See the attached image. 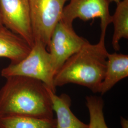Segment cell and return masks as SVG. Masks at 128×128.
I'll use <instances>...</instances> for the list:
<instances>
[{
	"label": "cell",
	"mask_w": 128,
	"mask_h": 128,
	"mask_svg": "<svg viewBox=\"0 0 128 128\" xmlns=\"http://www.w3.org/2000/svg\"><path fill=\"white\" fill-rule=\"evenodd\" d=\"M0 14L5 27L22 37L31 48L34 44L29 0H0Z\"/></svg>",
	"instance_id": "cell-6"
},
{
	"label": "cell",
	"mask_w": 128,
	"mask_h": 128,
	"mask_svg": "<svg viewBox=\"0 0 128 128\" xmlns=\"http://www.w3.org/2000/svg\"><path fill=\"white\" fill-rule=\"evenodd\" d=\"M105 35H101L99 42L85 44L77 53L69 58L55 75V86L74 84L98 92L105 76L107 56Z\"/></svg>",
	"instance_id": "cell-2"
},
{
	"label": "cell",
	"mask_w": 128,
	"mask_h": 128,
	"mask_svg": "<svg viewBox=\"0 0 128 128\" xmlns=\"http://www.w3.org/2000/svg\"><path fill=\"white\" fill-rule=\"evenodd\" d=\"M5 28L6 27H5L4 25L2 23V21L1 17H0V32L4 30Z\"/></svg>",
	"instance_id": "cell-15"
},
{
	"label": "cell",
	"mask_w": 128,
	"mask_h": 128,
	"mask_svg": "<svg viewBox=\"0 0 128 128\" xmlns=\"http://www.w3.org/2000/svg\"><path fill=\"white\" fill-rule=\"evenodd\" d=\"M114 32L112 45L115 51L120 50L119 42L122 38H128V0H122L117 4L114 14L112 16Z\"/></svg>",
	"instance_id": "cell-11"
},
{
	"label": "cell",
	"mask_w": 128,
	"mask_h": 128,
	"mask_svg": "<svg viewBox=\"0 0 128 128\" xmlns=\"http://www.w3.org/2000/svg\"><path fill=\"white\" fill-rule=\"evenodd\" d=\"M110 3L112 2H114L116 4H118L122 0H108Z\"/></svg>",
	"instance_id": "cell-16"
},
{
	"label": "cell",
	"mask_w": 128,
	"mask_h": 128,
	"mask_svg": "<svg viewBox=\"0 0 128 128\" xmlns=\"http://www.w3.org/2000/svg\"><path fill=\"white\" fill-rule=\"evenodd\" d=\"M120 125L122 128H128V120L122 117L120 118Z\"/></svg>",
	"instance_id": "cell-14"
},
{
	"label": "cell",
	"mask_w": 128,
	"mask_h": 128,
	"mask_svg": "<svg viewBox=\"0 0 128 128\" xmlns=\"http://www.w3.org/2000/svg\"><path fill=\"white\" fill-rule=\"evenodd\" d=\"M86 104L90 115L88 128H109L105 122L104 107V102L99 96L86 97Z\"/></svg>",
	"instance_id": "cell-13"
},
{
	"label": "cell",
	"mask_w": 128,
	"mask_h": 128,
	"mask_svg": "<svg viewBox=\"0 0 128 128\" xmlns=\"http://www.w3.org/2000/svg\"><path fill=\"white\" fill-rule=\"evenodd\" d=\"M32 48L23 38L6 28L0 32V57L9 58L11 64L25 58Z\"/></svg>",
	"instance_id": "cell-10"
},
{
	"label": "cell",
	"mask_w": 128,
	"mask_h": 128,
	"mask_svg": "<svg viewBox=\"0 0 128 128\" xmlns=\"http://www.w3.org/2000/svg\"><path fill=\"white\" fill-rule=\"evenodd\" d=\"M108 0H70L64 7L61 21L73 26L74 20L79 18L84 22L94 18L101 20V34L105 35L107 27L112 23Z\"/></svg>",
	"instance_id": "cell-7"
},
{
	"label": "cell",
	"mask_w": 128,
	"mask_h": 128,
	"mask_svg": "<svg viewBox=\"0 0 128 128\" xmlns=\"http://www.w3.org/2000/svg\"><path fill=\"white\" fill-rule=\"evenodd\" d=\"M68 0H29L34 41H40L47 48L54 28L61 20L64 4Z\"/></svg>",
	"instance_id": "cell-4"
},
{
	"label": "cell",
	"mask_w": 128,
	"mask_h": 128,
	"mask_svg": "<svg viewBox=\"0 0 128 128\" xmlns=\"http://www.w3.org/2000/svg\"><path fill=\"white\" fill-rule=\"evenodd\" d=\"M56 72L50 54L41 42L34 44L27 56L16 64H10L2 69L1 76L6 78L21 76L37 79L43 82L51 91L56 93L54 79Z\"/></svg>",
	"instance_id": "cell-3"
},
{
	"label": "cell",
	"mask_w": 128,
	"mask_h": 128,
	"mask_svg": "<svg viewBox=\"0 0 128 128\" xmlns=\"http://www.w3.org/2000/svg\"><path fill=\"white\" fill-rule=\"evenodd\" d=\"M88 42L78 35L73 26L67 25L61 20L54 28L47 46L56 74L64 63Z\"/></svg>",
	"instance_id": "cell-5"
},
{
	"label": "cell",
	"mask_w": 128,
	"mask_h": 128,
	"mask_svg": "<svg viewBox=\"0 0 128 128\" xmlns=\"http://www.w3.org/2000/svg\"><path fill=\"white\" fill-rule=\"evenodd\" d=\"M48 91L56 116V128H88V124L78 119L72 112L71 99L68 94L57 96L49 88Z\"/></svg>",
	"instance_id": "cell-9"
},
{
	"label": "cell",
	"mask_w": 128,
	"mask_h": 128,
	"mask_svg": "<svg viewBox=\"0 0 128 128\" xmlns=\"http://www.w3.org/2000/svg\"><path fill=\"white\" fill-rule=\"evenodd\" d=\"M128 76V55L108 53L104 78L99 86L98 92L104 94L117 82Z\"/></svg>",
	"instance_id": "cell-8"
},
{
	"label": "cell",
	"mask_w": 128,
	"mask_h": 128,
	"mask_svg": "<svg viewBox=\"0 0 128 128\" xmlns=\"http://www.w3.org/2000/svg\"><path fill=\"white\" fill-rule=\"evenodd\" d=\"M56 119L15 116L0 117V128H56Z\"/></svg>",
	"instance_id": "cell-12"
},
{
	"label": "cell",
	"mask_w": 128,
	"mask_h": 128,
	"mask_svg": "<svg viewBox=\"0 0 128 128\" xmlns=\"http://www.w3.org/2000/svg\"><path fill=\"white\" fill-rule=\"evenodd\" d=\"M6 79V82L0 89V117L54 119L48 88L43 82L21 76Z\"/></svg>",
	"instance_id": "cell-1"
}]
</instances>
